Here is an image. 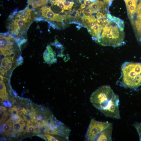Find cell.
Masks as SVG:
<instances>
[{
	"label": "cell",
	"instance_id": "obj_1",
	"mask_svg": "<svg viewBox=\"0 0 141 141\" xmlns=\"http://www.w3.org/2000/svg\"><path fill=\"white\" fill-rule=\"evenodd\" d=\"M90 100L93 106L105 116L120 119L119 97L109 86L99 87L92 94Z\"/></svg>",
	"mask_w": 141,
	"mask_h": 141
},
{
	"label": "cell",
	"instance_id": "obj_2",
	"mask_svg": "<svg viewBox=\"0 0 141 141\" xmlns=\"http://www.w3.org/2000/svg\"><path fill=\"white\" fill-rule=\"evenodd\" d=\"M124 28V21L111 15L96 42L103 46H120L125 43Z\"/></svg>",
	"mask_w": 141,
	"mask_h": 141
},
{
	"label": "cell",
	"instance_id": "obj_3",
	"mask_svg": "<svg viewBox=\"0 0 141 141\" xmlns=\"http://www.w3.org/2000/svg\"><path fill=\"white\" fill-rule=\"evenodd\" d=\"M121 70L120 79L123 86L134 89L141 85V63L125 62Z\"/></svg>",
	"mask_w": 141,
	"mask_h": 141
},
{
	"label": "cell",
	"instance_id": "obj_4",
	"mask_svg": "<svg viewBox=\"0 0 141 141\" xmlns=\"http://www.w3.org/2000/svg\"><path fill=\"white\" fill-rule=\"evenodd\" d=\"M112 123L91 120L85 136L87 141H111Z\"/></svg>",
	"mask_w": 141,
	"mask_h": 141
},
{
	"label": "cell",
	"instance_id": "obj_5",
	"mask_svg": "<svg viewBox=\"0 0 141 141\" xmlns=\"http://www.w3.org/2000/svg\"><path fill=\"white\" fill-rule=\"evenodd\" d=\"M32 9L28 8L16 15L10 26L11 33L18 35L20 31L27 28L32 20Z\"/></svg>",
	"mask_w": 141,
	"mask_h": 141
},
{
	"label": "cell",
	"instance_id": "obj_6",
	"mask_svg": "<svg viewBox=\"0 0 141 141\" xmlns=\"http://www.w3.org/2000/svg\"><path fill=\"white\" fill-rule=\"evenodd\" d=\"M129 19L136 38L141 43V0L138 1L136 10Z\"/></svg>",
	"mask_w": 141,
	"mask_h": 141
},
{
	"label": "cell",
	"instance_id": "obj_7",
	"mask_svg": "<svg viewBox=\"0 0 141 141\" xmlns=\"http://www.w3.org/2000/svg\"><path fill=\"white\" fill-rule=\"evenodd\" d=\"M42 15L49 20L60 22L62 20L59 14L54 12L50 7L44 6L40 9Z\"/></svg>",
	"mask_w": 141,
	"mask_h": 141
},
{
	"label": "cell",
	"instance_id": "obj_8",
	"mask_svg": "<svg viewBox=\"0 0 141 141\" xmlns=\"http://www.w3.org/2000/svg\"><path fill=\"white\" fill-rule=\"evenodd\" d=\"M14 38L11 37H4L0 35V47L1 54H4L6 50L12 49L13 47Z\"/></svg>",
	"mask_w": 141,
	"mask_h": 141
},
{
	"label": "cell",
	"instance_id": "obj_9",
	"mask_svg": "<svg viewBox=\"0 0 141 141\" xmlns=\"http://www.w3.org/2000/svg\"><path fill=\"white\" fill-rule=\"evenodd\" d=\"M43 58L45 62L48 64L55 62L57 60L56 54L50 45H48L43 53Z\"/></svg>",
	"mask_w": 141,
	"mask_h": 141
},
{
	"label": "cell",
	"instance_id": "obj_10",
	"mask_svg": "<svg viewBox=\"0 0 141 141\" xmlns=\"http://www.w3.org/2000/svg\"><path fill=\"white\" fill-rule=\"evenodd\" d=\"M125 2L130 18L134 12L137 7L138 0H124Z\"/></svg>",
	"mask_w": 141,
	"mask_h": 141
},
{
	"label": "cell",
	"instance_id": "obj_11",
	"mask_svg": "<svg viewBox=\"0 0 141 141\" xmlns=\"http://www.w3.org/2000/svg\"><path fill=\"white\" fill-rule=\"evenodd\" d=\"M48 0H28L29 5L34 8L46 4Z\"/></svg>",
	"mask_w": 141,
	"mask_h": 141
},
{
	"label": "cell",
	"instance_id": "obj_12",
	"mask_svg": "<svg viewBox=\"0 0 141 141\" xmlns=\"http://www.w3.org/2000/svg\"><path fill=\"white\" fill-rule=\"evenodd\" d=\"M62 1L64 6V10H71L74 2L66 0H62Z\"/></svg>",
	"mask_w": 141,
	"mask_h": 141
},
{
	"label": "cell",
	"instance_id": "obj_13",
	"mask_svg": "<svg viewBox=\"0 0 141 141\" xmlns=\"http://www.w3.org/2000/svg\"><path fill=\"white\" fill-rule=\"evenodd\" d=\"M21 126L17 121L14 122L12 125L14 131L17 133L21 132Z\"/></svg>",
	"mask_w": 141,
	"mask_h": 141
},
{
	"label": "cell",
	"instance_id": "obj_14",
	"mask_svg": "<svg viewBox=\"0 0 141 141\" xmlns=\"http://www.w3.org/2000/svg\"><path fill=\"white\" fill-rule=\"evenodd\" d=\"M52 4L54 5H57L60 8L64 10V7L62 0H54L52 1Z\"/></svg>",
	"mask_w": 141,
	"mask_h": 141
},
{
	"label": "cell",
	"instance_id": "obj_15",
	"mask_svg": "<svg viewBox=\"0 0 141 141\" xmlns=\"http://www.w3.org/2000/svg\"><path fill=\"white\" fill-rule=\"evenodd\" d=\"M134 125L139 134L140 140L141 141V123L136 122L134 124Z\"/></svg>",
	"mask_w": 141,
	"mask_h": 141
},
{
	"label": "cell",
	"instance_id": "obj_16",
	"mask_svg": "<svg viewBox=\"0 0 141 141\" xmlns=\"http://www.w3.org/2000/svg\"><path fill=\"white\" fill-rule=\"evenodd\" d=\"M0 93H5L7 92L5 84L3 81L0 82Z\"/></svg>",
	"mask_w": 141,
	"mask_h": 141
},
{
	"label": "cell",
	"instance_id": "obj_17",
	"mask_svg": "<svg viewBox=\"0 0 141 141\" xmlns=\"http://www.w3.org/2000/svg\"><path fill=\"white\" fill-rule=\"evenodd\" d=\"M34 126L32 125H29L27 128V132L34 133Z\"/></svg>",
	"mask_w": 141,
	"mask_h": 141
},
{
	"label": "cell",
	"instance_id": "obj_18",
	"mask_svg": "<svg viewBox=\"0 0 141 141\" xmlns=\"http://www.w3.org/2000/svg\"><path fill=\"white\" fill-rule=\"evenodd\" d=\"M23 59L22 57L20 56L16 60V66H18L21 64L23 62Z\"/></svg>",
	"mask_w": 141,
	"mask_h": 141
},
{
	"label": "cell",
	"instance_id": "obj_19",
	"mask_svg": "<svg viewBox=\"0 0 141 141\" xmlns=\"http://www.w3.org/2000/svg\"><path fill=\"white\" fill-rule=\"evenodd\" d=\"M3 127L4 130L7 132L9 131L10 128L9 125L5 123L3 124Z\"/></svg>",
	"mask_w": 141,
	"mask_h": 141
},
{
	"label": "cell",
	"instance_id": "obj_20",
	"mask_svg": "<svg viewBox=\"0 0 141 141\" xmlns=\"http://www.w3.org/2000/svg\"><path fill=\"white\" fill-rule=\"evenodd\" d=\"M84 12L91 14L94 13L92 10L88 6L85 9Z\"/></svg>",
	"mask_w": 141,
	"mask_h": 141
},
{
	"label": "cell",
	"instance_id": "obj_21",
	"mask_svg": "<svg viewBox=\"0 0 141 141\" xmlns=\"http://www.w3.org/2000/svg\"><path fill=\"white\" fill-rule=\"evenodd\" d=\"M3 104L6 107H11L12 106V104L7 99H5V101L3 102Z\"/></svg>",
	"mask_w": 141,
	"mask_h": 141
},
{
	"label": "cell",
	"instance_id": "obj_22",
	"mask_svg": "<svg viewBox=\"0 0 141 141\" xmlns=\"http://www.w3.org/2000/svg\"><path fill=\"white\" fill-rule=\"evenodd\" d=\"M28 125L26 124L24 126H22L21 132H27V128L28 126Z\"/></svg>",
	"mask_w": 141,
	"mask_h": 141
},
{
	"label": "cell",
	"instance_id": "obj_23",
	"mask_svg": "<svg viewBox=\"0 0 141 141\" xmlns=\"http://www.w3.org/2000/svg\"><path fill=\"white\" fill-rule=\"evenodd\" d=\"M17 121L21 125V126H22L26 124L24 121L20 118Z\"/></svg>",
	"mask_w": 141,
	"mask_h": 141
},
{
	"label": "cell",
	"instance_id": "obj_24",
	"mask_svg": "<svg viewBox=\"0 0 141 141\" xmlns=\"http://www.w3.org/2000/svg\"><path fill=\"white\" fill-rule=\"evenodd\" d=\"M30 111L29 110H26L25 108H23L21 111L22 113L25 115H27L28 114V113Z\"/></svg>",
	"mask_w": 141,
	"mask_h": 141
},
{
	"label": "cell",
	"instance_id": "obj_25",
	"mask_svg": "<svg viewBox=\"0 0 141 141\" xmlns=\"http://www.w3.org/2000/svg\"><path fill=\"white\" fill-rule=\"evenodd\" d=\"M8 115L9 114L8 113H5L3 115L2 118L5 120L7 119Z\"/></svg>",
	"mask_w": 141,
	"mask_h": 141
},
{
	"label": "cell",
	"instance_id": "obj_26",
	"mask_svg": "<svg viewBox=\"0 0 141 141\" xmlns=\"http://www.w3.org/2000/svg\"><path fill=\"white\" fill-rule=\"evenodd\" d=\"M84 3L86 5H89L90 4V1L89 0H84Z\"/></svg>",
	"mask_w": 141,
	"mask_h": 141
},
{
	"label": "cell",
	"instance_id": "obj_27",
	"mask_svg": "<svg viewBox=\"0 0 141 141\" xmlns=\"http://www.w3.org/2000/svg\"><path fill=\"white\" fill-rule=\"evenodd\" d=\"M42 120L39 119L37 120L36 124L38 125L42 124Z\"/></svg>",
	"mask_w": 141,
	"mask_h": 141
},
{
	"label": "cell",
	"instance_id": "obj_28",
	"mask_svg": "<svg viewBox=\"0 0 141 141\" xmlns=\"http://www.w3.org/2000/svg\"><path fill=\"white\" fill-rule=\"evenodd\" d=\"M16 110L18 113H20L22 111V109L21 107H18L16 108Z\"/></svg>",
	"mask_w": 141,
	"mask_h": 141
},
{
	"label": "cell",
	"instance_id": "obj_29",
	"mask_svg": "<svg viewBox=\"0 0 141 141\" xmlns=\"http://www.w3.org/2000/svg\"><path fill=\"white\" fill-rule=\"evenodd\" d=\"M103 1L105 3L110 4L111 1L114 0H103Z\"/></svg>",
	"mask_w": 141,
	"mask_h": 141
},
{
	"label": "cell",
	"instance_id": "obj_30",
	"mask_svg": "<svg viewBox=\"0 0 141 141\" xmlns=\"http://www.w3.org/2000/svg\"><path fill=\"white\" fill-rule=\"evenodd\" d=\"M7 65L11 68L12 65V64L11 62L9 61L7 63Z\"/></svg>",
	"mask_w": 141,
	"mask_h": 141
},
{
	"label": "cell",
	"instance_id": "obj_31",
	"mask_svg": "<svg viewBox=\"0 0 141 141\" xmlns=\"http://www.w3.org/2000/svg\"><path fill=\"white\" fill-rule=\"evenodd\" d=\"M85 6L86 5L84 3L82 4L81 5L80 8L81 9H83L85 7Z\"/></svg>",
	"mask_w": 141,
	"mask_h": 141
},
{
	"label": "cell",
	"instance_id": "obj_32",
	"mask_svg": "<svg viewBox=\"0 0 141 141\" xmlns=\"http://www.w3.org/2000/svg\"><path fill=\"white\" fill-rule=\"evenodd\" d=\"M5 67L6 70L8 72V71L10 68V67L8 66L7 65L5 66Z\"/></svg>",
	"mask_w": 141,
	"mask_h": 141
},
{
	"label": "cell",
	"instance_id": "obj_33",
	"mask_svg": "<svg viewBox=\"0 0 141 141\" xmlns=\"http://www.w3.org/2000/svg\"><path fill=\"white\" fill-rule=\"evenodd\" d=\"M4 77L2 75H0V82H1L3 81V80Z\"/></svg>",
	"mask_w": 141,
	"mask_h": 141
},
{
	"label": "cell",
	"instance_id": "obj_34",
	"mask_svg": "<svg viewBox=\"0 0 141 141\" xmlns=\"http://www.w3.org/2000/svg\"><path fill=\"white\" fill-rule=\"evenodd\" d=\"M5 120L2 118L0 120V125H1L4 122Z\"/></svg>",
	"mask_w": 141,
	"mask_h": 141
},
{
	"label": "cell",
	"instance_id": "obj_35",
	"mask_svg": "<svg viewBox=\"0 0 141 141\" xmlns=\"http://www.w3.org/2000/svg\"><path fill=\"white\" fill-rule=\"evenodd\" d=\"M3 111V109L1 107H0V114H1L2 113Z\"/></svg>",
	"mask_w": 141,
	"mask_h": 141
},
{
	"label": "cell",
	"instance_id": "obj_36",
	"mask_svg": "<svg viewBox=\"0 0 141 141\" xmlns=\"http://www.w3.org/2000/svg\"><path fill=\"white\" fill-rule=\"evenodd\" d=\"M3 129L1 125L0 126V132H2L3 131Z\"/></svg>",
	"mask_w": 141,
	"mask_h": 141
}]
</instances>
